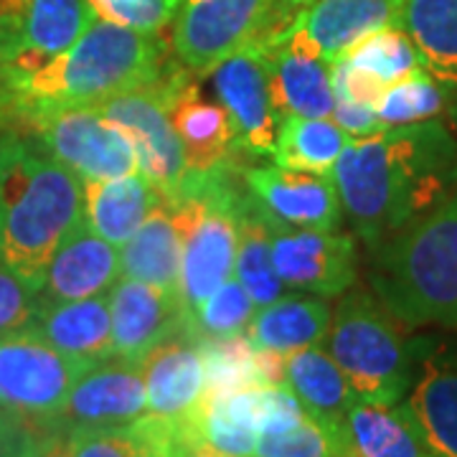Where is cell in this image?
<instances>
[{"label":"cell","instance_id":"18","mask_svg":"<svg viewBox=\"0 0 457 457\" xmlns=\"http://www.w3.org/2000/svg\"><path fill=\"white\" fill-rule=\"evenodd\" d=\"M145 381L147 414L163 420H188L204 399L206 369L198 338L176 333L140 361Z\"/></svg>","mask_w":457,"mask_h":457},{"label":"cell","instance_id":"37","mask_svg":"<svg viewBox=\"0 0 457 457\" xmlns=\"http://www.w3.org/2000/svg\"><path fill=\"white\" fill-rule=\"evenodd\" d=\"M41 311V290H33L0 262V338L33 328Z\"/></svg>","mask_w":457,"mask_h":457},{"label":"cell","instance_id":"10","mask_svg":"<svg viewBox=\"0 0 457 457\" xmlns=\"http://www.w3.org/2000/svg\"><path fill=\"white\" fill-rule=\"evenodd\" d=\"M38 143L82 180L120 179L137 170L135 150L97 107H69L31 125Z\"/></svg>","mask_w":457,"mask_h":457},{"label":"cell","instance_id":"26","mask_svg":"<svg viewBox=\"0 0 457 457\" xmlns=\"http://www.w3.org/2000/svg\"><path fill=\"white\" fill-rule=\"evenodd\" d=\"M285 384L312 420L328 427L345 425V411L356 402L348 378L323 343L287 353Z\"/></svg>","mask_w":457,"mask_h":457},{"label":"cell","instance_id":"46","mask_svg":"<svg viewBox=\"0 0 457 457\" xmlns=\"http://www.w3.org/2000/svg\"><path fill=\"white\" fill-rule=\"evenodd\" d=\"M49 435H51V432H49ZM44 442H46V440H44ZM44 442H41L38 447H33L31 453H26V455H23V457H41V450H44Z\"/></svg>","mask_w":457,"mask_h":457},{"label":"cell","instance_id":"21","mask_svg":"<svg viewBox=\"0 0 457 457\" xmlns=\"http://www.w3.org/2000/svg\"><path fill=\"white\" fill-rule=\"evenodd\" d=\"M33 330L56 345L62 353L82 361L87 366H97L114 359L112 318L107 295L44 303L33 323Z\"/></svg>","mask_w":457,"mask_h":457},{"label":"cell","instance_id":"20","mask_svg":"<svg viewBox=\"0 0 457 457\" xmlns=\"http://www.w3.org/2000/svg\"><path fill=\"white\" fill-rule=\"evenodd\" d=\"M267 62L270 92L279 117H330L333 114V84L330 69L311 51L270 38H257Z\"/></svg>","mask_w":457,"mask_h":457},{"label":"cell","instance_id":"7","mask_svg":"<svg viewBox=\"0 0 457 457\" xmlns=\"http://www.w3.org/2000/svg\"><path fill=\"white\" fill-rule=\"evenodd\" d=\"M92 369L62 353L33 328L0 338V409L54 422L77 378Z\"/></svg>","mask_w":457,"mask_h":457},{"label":"cell","instance_id":"31","mask_svg":"<svg viewBox=\"0 0 457 457\" xmlns=\"http://www.w3.org/2000/svg\"><path fill=\"white\" fill-rule=\"evenodd\" d=\"M341 56L351 66H359L363 71L378 77L386 87L425 69L417 46L411 44L407 31L399 26H386V29L369 33L353 49H348Z\"/></svg>","mask_w":457,"mask_h":457},{"label":"cell","instance_id":"42","mask_svg":"<svg viewBox=\"0 0 457 457\" xmlns=\"http://www.w3.org/2000/svg\"><path fill=\"white\" fill-rule=\"evenodd\" d=\"M21 51L23 46H21V36L16 33V29L11 23L0 21V66L16 59Z\"/></svg>","mask_w":457,"mask_h":457},{"label":"cell","instance_id":"14","mask_svg":"<svg viewBox=\"0 0 457 457\" xmlns=\"http://www.w3.org/2000/svg\"><path fill=\"white\" fill-rule=\"evenodd\" d=\"M168 114L179 135L186 163L194 173H221L239 168L234 130L219 102L204 95L194 74L180 66L168 97Z\"/></svg>","mask_w":457,"mask_h":457},{"label":"cell","instance_id":"22","mask_svg":"<svg viewBox=\"0 0 457 457\" xmlns=\"http://www.w3.org/2000/svg\"><path fill=\"white\" fill-rule=\"evenodd\" d=\"M161 201V191L140 170L120 179L82 180V219L114 246L125 245Z\"/></svg>","mask_w":457,"mask_h":457},{"label":"cell","instance_id":"13","mask_svg":"<svg viewBox=\"0 0 457 457\" xmlns=\"http://www.w3.org/2000/svg\"><path fill=\"white\" fill-rule=\"evenodd\" d=\"M245 191L282 224L300 228H338L343 206L333 176L282 165L242 168Z\"/></svg>","mask_w":457,"mask_h":457},{"label":"cell","instance_id":"45","mask_svg":"<svg viewBox=\"0 0 457 457\" xmlns=\"http://www.w3.org/2000/svg\"><path fill=\"white\" fill-rule=\"evenodd\" d=\"M447 114H450V122H453V128L457 130V92L450 97V104H447Z\"/></svg>","mask_w":457,"mask_h":457},{"label":"cell","instance_id":"41","mask_svg":"<svg viewBox=\"0 0 457 457\" xmlns=\"http://www.w3.org/2000/svg\"><path fill=\"white\" fill-rule=\"evenodd\" d=\"M186 422V420H183ZM176 457H228L224 453H219V450H213L209 447L206 442H201L194 435V429L188 427L186 422V432H183V437H180L179 447H176Z\"/></svg>","mask_w":457,"mask_h":457},{"label":"cell","instance_id":"5","mask_svg":"<svg viewBox=\"0 0 457 457\" xmlns=\"http://www.w3.org/2000/svg\"><path fill=\"white\" fill-rule=\"evenodd\" d=\"M399 326L374 293L351 287L341 295L323 345L361 402L394 407L411 389L414 343Z\"/></svg>","mask_w":457,"mask_h":457},{"label":"cell","instance_id":"38","mask_svg":"<svg viewBox=\"0 0 457 457\" xmlns=\"http://www.w3.org/2000/svg\"><path fill=\"white\" fill-rule=\"evenodd\" d=\"M51 429L49 422L0 409V457H23L46 440Z\"/></svg>","mask_w":457,"mask_h":457},{"label":"cell","instance_id":"15","mask_svg":"<svg viewBox=\"0 0 457 457\" xmlns=\"http://www.w3.org/2000/svg\"><path fill=\"white\" fill-rule=\"evenodd\" d=\"M112 318L114 359L140 363L176 333H186V312L179 295L163 293L140 279L120 278L107 293Z\"/></svg>","mask_w":457,"mask_h":457},{"label":"cell","instance_id":"24","mask_svg":"<svg viewBox=\"0 0 457 457\" xmlns=\"http://www.w3.org/2000/svg\"><path fill=\"white\" fill-rule=\"evenodd\" d=\"M95 18L87 0H0V21L21 36V54L33 56L64 51Z\"/></svg>","mask_w":457,"mask_h":457},{"label":"cell","instance_id":"3","mask_svg":"<svg viewBox=\"0 0 457 457\" xmlns=\"http://www.w3.org/2000/svg\"><path fill=\"white\" fill-rule=\"evenodd\" d=\"M82 219V179L46 147L8 132L0 137V262L33 290L51 257Z\"/></svg>","mask_w":457,"mask_h":457},{"label":"cell","instance_id":"36","mask_svg":"<svg viewBox=\"0 0 457 457\" xmlns=\"http://www.w3.org/2000/svg\"><path fill=\"white\" fill-rule=\"evenodd\" d=\"M95 16L132 31H163L179 11L180 0H87Z\"/></svg>","mask_w":457,"mask_h":457},{"label":"cell","instance_id":"16","mask_svg":"<svg viewBox=\"0 0 457 457\" xmlns=\"http://www.w3.org/2000/svg\"><path fill=\"white\" fill-rule=\"evenodd\" d=\"M147 409L140 363L110 359L87 369L71 386L62 414L51 427H112L135 422Z\"/></svg>","mask_w":457,"mask_h":457},{"label":"cell","instance_id":"17","mask_svg":"<svg viewBox=\"0 0 457 457\" xmlns=\"http://www.w3.org/2000/svg\"><path fill=\"white\" fill-rule=\"evenodd\" d=\"M432 457H457V361L435 341H414V381L404 396Z\"/></svg>","mask_w":457,"mask_h":457},{"label":"cell","instance_id":"34","mask_svg":"<svg viewBox=\"0 0 457 457\" xmlns=\"http://www.w3.org/2000/svg\"><path fill=\"white\" fill-rule=\"evenodd\" d=\"M254 311H257V305L245 290V285L237 278H228L188 318L186 333H191L194 338L242 336Z\"/></svg>","mask_w":457,"mask_h":457},{"label":"cell","instance_id":"25","mask_svg":"<svg viewBox=\"0 0 457 457\" xmlns=\"http://www.w3.org/2000/svg\"><path fill=\"white\" fill-rule=\"evenodd\" d=\"M122 278L140 279L180 297V231L170 206L161 201L120 246Z\"/></svg>","mask_w":457,"mask_h":457},{"label":"cell","instance_id":"43","mask_svg":"<svg viewBox=\"0 0 457 457\" xmlns=\"http://www.w3.org/2000/svg\"><path fill=\"white\" fill-rule=\"evenodd\" d=\"M41 457H71V445H69L66 429H59V427L51 429V435L44 442Z\"/></svg>","mask_w":457,"mask_h":457},{"label":"cell","instance_id":"1","mask_svg":"<svg viewBox=\"0 0 457 457\" xmlns=\"http://www.w3.org/2000/svg\"><path fill=\"white\" fill-rule=\"evenodd\" d=\"M333 180L343 213L371 252L455 194V132L425 120L351 137Z\"/></svg>","mask_w":457,"mask_h":457},{"label":"cell","instance_id":"19","mask_svg":"<svg viewBox=\"0 0 457 457\" xmlns=\"http://www.w3.org/2000/svg\"><path fill=\"white\" fill-rule=\"evenodd\" d=\"M120 275L122 270L117 246L102 239L84 219H79L51 257L41 300L64 303L107 295Z\"/></svg>","mask_w":457,"mask_h":457},{"label":"cell","instance_id":"39","mask_svg":"<svg viewBox=\"0 0 457 457\" xmlns=\"http://www.w3.org/2000/svg\"><path fill=\"white\" fill-rule=\"evenodd\" d=\"M140 420H143L147 435L145 457H176V447L186 432V422L163 420V417H153V414H143Z\"/></svg>","mask_w":457,"mask_h":457},{"label":"cell","instance_id":"4","mask_svg":"<svg viewBox=\"0 0 457 457\" xmlns=\"http://www.w3.org/2000/svg\"><path fill=\"white\" fill-rule=\"evenodd\" d=\"M369 285L402 326L457 330V188L371 249Z\"/></svg>","mask_w":457,"mask_h":457},{"label":"cell","instance_id":"33","mask_svg":"<svg viewBox=\"0 0 457 457\" xmlns=\"http://www.w3.org/2000/svg\"><path fill=\"white\" fill-rule=\"evenodd\" d=\"M447 104L450 95L422 69L407 79L392 84L384 97L378 99L376 114L384 128H399L435 120L442 110H447Z\"/></svg>","mask_w":457,"mask_h":457},{"label":"cell","instance_id":"23","mask_svg":"<svg viewBox=\"0 0 457 457\" xmlns=\"http://www.w3.org/2000/svg\"><path fill=\"white\" fill-rule=\"evenodd\" d=\"M333 320L330 305L315 295H282L275 303L262 305L246 323L245 336L254 348L278 351L282 356L326 343Z\"/></svg>","mask_w":457,"mask_h":457},{"label":"cell","instance_id":"11","mask_svg":"<svg viewBox=\"0 0 457 457\" xmlns=\"http://www.w3.org/2000/svg\"><path fill=\"white\" fill-rule=\"evenodd\" d=\"M212 84L224 107L237 150L246 158H272L278 140L279 114L270 92V74L260 41L231 54L213 69Z\"/></svg>","mask_w":457,"mask_h":457},{"label":"cell","instance_id":"44","mask_svg":"<svg viewBox=\"0 0 457 457\" xmlns=\"http://www.w3.org/2000/svg\"><path fill=\"white\" fill-rule=\"evenodd\" d=\"M308 3H312V0H275V16H272V23H270V26L287 21L295 11H300V8L308 5ZM270 26H267V29H270Z\"/></svg>","mask_w":457,"mask_h":457},{"label":"cell","instance_id":"32","mask_svg":"<svg viewBox=\"0 0 457 457\" xmlns=\"http://www.w3.org/2000/svg\"><path fill=\"white\" fill-rule=\"evenodd\" d=\"M206 369V389L204 396H219L246 389V386H264L257 374L254 345L246 336H228V338H198Z\"/></svg>","mask_w":457,"mask_h":457},{"label":"cell","instance_id":"8","mask_svg":"<svg viewBox=\"0 0 457 457\" xmlns=\"http://www.w3.org/2000/svg\"><path fill=\"white\" fill-rule=\"evenodd\" d=\"M275 0H180L170 49L194 77H209L272 23Z\"/></svg>","mask_w":457,"mask_h":457},{"label":"cell","instance_id":"12","mask_svg":"<svg viewBox=\"0 0 457 457\" xmlns=\"http://www.w3.org/2000/svg\"><path fill=\"white\" fill-rule=\"evenodd\" d=\"M399 8L402 0H312L262 38L311 51L330 64L369 33L396 26Z\"/></svg>","mask_w":457,"mask_h":457},{"label":"cell","instance_id":"6","mask_svg":"<svg viewBox=\"0 0 457 457\" xmlns=\"http://www.w3.org/2000/svg\"><path fill=\"white\" fill-rule=\"evenodd\" d=\"M180 66L179 59H168L155 82L97 104L99 114L128 137L137 158V170L161 191L165 204L188 196L198 176L186 163L183 145L168 114L170 87Z\"/></svg>","mask_w":457,"mask_h":457},{"label":"cell","instance_id":"2","mask_svg":"<svg viewBox=\"0 0 457 457\" xmlns=\"http://www.w3.org/2000/svg\"><path fill=\"white\" fill-rule=\"evenodd\" d=\"M170 59L163 31H132L95 18L54 56L18 54L0 66V125L23 122L69 107H97L104 99L155 82Z\"/></svg>","mask_w":457,"mask_h":457},{"label":"cell","instance_id":"30","mask_svg":"<svg viewBox=\"0 0 457 457\" xmlns=\"http://www.w3.org/2000/svg\"><path fill=\"white\" fill-rule=\"evenodd\" d=\"M234 272L257 308L275 303L287 290L278 278V270L272 262L270 213L264 212L260 204H254V198L246 191L242 212H239V242H237Z\"/></svg>","mask_w":457,"mask_h":457},{"label":"cell","instance_id":"35","mask_svg":"<svg viewBox=\"0 0 457 457\" xmlns=\"http://www.w3.org/2000/svg\"><path fill=\"white\" fill-rule=\"evenodd\" d=\"M71 457H145L147 435L143 420L112 427H71L66 429Z\"/></svg>","mask_w":457,"mask_h":457},{"label":"cell","instance_id":"29","mask_svg":"<svg viewBox=\"0 0 457 457\" xmlns=\"http://www.w3.org/2000/svg\"><path fill=\"white\" fill-rule=\"evenodd\" d=\"M351 135L333 117H279L272 161L282 168L333 176Z\"/></svg>","mask_w":457,"mask_h":457},{"label":"cell","instance_id":"27","mask_svg":"<svg viewBox=\"0 0 457 457\" xmlns=\"http://www.w3.org/2000/svg\"><path fill=\"white\" fill-rule=\"evenodd\" d=\"M404 29L425 71L453 97L457 92V0H402Z\"/></svg>","mask_w":457,"mask_h":457},{"label":"cell","instance_id":"28","mask_svg":"<svg viewBox=\"0 0 457 457\" xmlns=\"http://www.w3.org/2000/svg\"><path fill=\"white\" fill-rule=\"evenodd\" d=\"M353 457H432L404 402L384 407L356 399L345 411Z\"/></svg>","mask_w":457,"mask_h":457},{"label":"cell","instance_id":"40","mask_svg":"<svg viewBox=\"0 0 457 457\" xmlns=\"http://www.w3.org/2000/svg\"><path fill=\"white\" fill-rule=\"evenodd\" d=\"M343 130L348 132L351 137H366V135H374V132L384 130L378 114L371 107H361L353 102H343L336 99L333 102V114H330Z\"/></svg>","mask_w":457,"mask_h":457},{"label":"cell","instance_id":"9","mask_svg":"<svg viewBox=\"0 0 457 457\" xmlns=\"http://www.w3.org/2000/svg\"><path fill=\"white\" fill-rule=\"evenodd\" d=\"M272 262L278 278L295 293L341 297L359 279V252L353 234L336 228H300L270 216Z\"/></svg>","mask_w":457,"mask_h":457}]
</instances>
